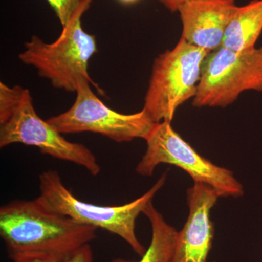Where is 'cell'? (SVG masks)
<instances>
[{
  "instance_id": "52a82bcc",
  "label": "cell",
  "mask_w": 262,
  "mask_h": 262,
  "mask_svg": "<svg viewBox=\"0 0 262 262\" xmlns=\"http://www.w3.org/2000/svg\"><path fill=\"white\" fill-rule=\"evenodd\" d=\"M91 85L88 81L78 84L72 106L47 120L52 126L61 134L95 133L117 143L145 140L155 123L145 110L134 114L117 113L98 98Z\"/></svg>"
},
{
  "instance_id": "d6986e66",
  "label": "cell",
  "mask_w": 262,
  "mask_h": 262,
  "mask_svg": "<svg viewBox=\"0 0 262 262\" xmlns=\"http://www.w3.org/2000/svg\"><path fill=\"white\" fill-rule=\"evenodd\" d=\"M111 262H136L134 261H128V260L123 259V258H115V259L113 260Z\"/></svg>"
},
{
  "instance_id": "6da1fadb",
  "label": "cell",
  "mask_w": 262,
  "mask_h": 262,
  "mask_svg": "<svg viewBox=\"0 0 262 262\" xmlns=\"http://www.w3.org/2000/svg\"><path fill=\"white\" fill-rule=\"evenodd\" d=\"M96 230L55 211L42 196L13 201L0 208V235L10 258L43 253L62 261L96 239Z\"/></svg>"
},
{
  "instance_id": "7a4b0ae2",
  "label": "cell",
  "mask_w": 262,
  "mask_h": 262,
  "mask_svg": "<svg viewBox=\"0 0 262 262\" xmlns=\"http://www.w3.org/2000/svg\"><path fill=\"white\" fill-rule=\"evenodd\" d=\"M93 2L84 0L56 41L47 43L32 36L18 55L22 63L34 67L38 75L49 80L55 89L76 93L78 84L88 81L103 94L89 73L90 60L98 52L96 36L86 32L82 26V16Z\"/></svg>"
},
{
  "instance_id": "9a60e30c",
  "label": "cell",
  "mask_w": 262,
  "mask_h": 262,
  "mask_svg": "<svg viewBox=\"0 0 262 262\" xmlns=\"http://www.w3.org/2000/svg\"><path fill=\"white\" fill-rule=\"evenodd\" d=\"M13 262H61L55 256L43 253H24L10 258Z\"/></svg>"
},
{
  "instance_id": "ba28073f",
  "label": "cell",
  "mask_w": 262,
  "mask_h": 262,
  "mask_svg": "<svg viewBox=\"0 0 262 262\" xmlns=\"http://www.w3.org/2000/svg\"><path fill=\"white\" fill-rule=\"evenodd\" d=\"M13 144L35 146L42 154L83 167L94 177L101 172L96 156L87 146L67 140L48 120L37 115L28 89L24 90L11 116L0 124V147Z\"/></svg>"
},
{
  "instance_id": "30bf717a",
  "label": "cell",
  "mask_w": 262,
  "mask_h": 262,
  "mask_svg": "<svg viewBox=\"0 0 262 262\" xmlns=\"http://www.w3.org/2000/svg\"><path fill=\"white\" fill-rule=\"evenodd\" d=\"M237 7L234 0H189L178 11L182 38L208 53L219 49Z\"/></svg>"
},
{
  "instance_id": "2e32d148",
  "label": "cell",
  "mask_w": 262,
  "mask_h": 262,
  "mask_svg": "<svg viewBox=\"0 0 262 262\" xmlns=\"http://www.w3.org/2000/svg\"><path fill=\"white\" fill-rule=\"evenodd\" d=\"M93 251L90 244L84 245L61 262H93Z\"/></svg>"
},
{
  "instance_id": "7c38bea8",
  "label": "cell",
  "mask_w": 262,
  "mask_h": 262,
  "mask_svg": "<svg viewBox=\"0 0 262 262\" xmlns=\"http://www.w3.org/2000/svg\"><path fill=\"white\" fill-rule=\"evenodd\" d=\"M143 213L151 223L152 234L149 248L138 262H172L179 232L165 222L152 201L145 207Z\"/></svg>"
},
{
  "instance_id": "9c48e42d",
  "label": "cell",
  "mask_w": 262,
  "mask_h": 262,
  "mask_svg": "<svg viewBox=\"0 0 262 262\" xmlns=\"http://www.w3.org/2000/svg\"><path fill=\"white\" fill-rule=\"evenodd\" d=\"M187 192L189 215L178 233L172 262H208L214 238L211 211L220 196L211 186L200 182Z\"/></svg>"
},
{
  "instance_id": "4fadbf2b",
  "label": "cell",
  "mask_w": 262,
  "mask_h": 262,
  "mask_svg": "<svg viewBox=\"0 0 262 262\" xmlns=\"http://www.w3.org/2000/svg\"><path fill=\"white\" fill-rule=\"evenodd\" d=\"M19 85H7L0 82V124L4 123L18 106L24 92Z\"/></svg>"
},
{
  "instance_id": "8fae6325",
  "label": "cell",
  "mask_w": 262,
  "mask_h": 262,
  "mask_svg": "<svg viewBox=\"0 0 262 262\" xmlns=\"http://www.w3.org/2000/svg\"><path fill=\"white\" fill-rule=\"evenodd\" d=\"M262 32V0H253L237 10L226 29L222 47L235 52L255 48Z\"/></svg>"
},
{
  "instance_id": "5b68a950",
  "label": "cell",
  "mask_w": 262,
  "mask_h": 262,
  "mask_svg": "<svg viewBox=\"0 0 262 262\" xmlns=\"http://www.w3.org/2000/svg\"><path fill=\"white\" fill-rule=\"evenodd\" d=\"M145 141V154L136 168L139 175L151 177L158 165L168 164L187 172L194 182L211 186L221 198L244 195V187L234 178L233 173L198 154L174 130L171 122H155Z\"/></svg>"
},
{
  "instance_id": "5bb4252c",
  "label": "cell",
  "mask_w": 262,
  "mask_h": 262,
  "mask_svg": "<svg viewBox=\"0 0 262 262\" xmlns=\"http://www.w3.org/2000/svg\"><path fill=\"white\" fill-rule=\"evenodd\" d=\"M54 11L57 18L64 27L70 22L77 10L80 8L84 0H46Z\"/></svg>"
},
{
  "instance_id": "e0dca14e",
  "label": "cell",
  "mask_w": 262,
  "mask_h": 262,
  "mask_svg": "<svg viewBox=\"0 0 262 262\" xmlns=\"http://www.w3.org/2000/svg\"><path fill=\"white\" fill-rule=\"evenodd\" d=\"M171 13L178 12L179 8L189 0H158Z\"/></svg>"
},
{
  "instance_id": "277c9868",
  "label": "cell",
  "mask_w": 262,
  "mask_h": 262,
  "mask_svg": "<svg viewBox=\"0 0 262 262\" xmlns=\"http://www.w3.org/2000/svg\"><path fill=\"white\" fill-rule=\"evenodd\" d=\"M208 53L181 37L155 58L143 108L153 122H171L177 108L194 98Z\"/></svg>"
},
{
  "instance_id": "ac0fdd59",
  "label": "cell",
  "mask_w": 262,
  "mask_h": 262,
  "mask_svg": "<svg viewBox=\"0 0 262 262\" xmlns=\"http://www.w3.org/2000/svg\"><path fill=\"white\" fill-rule=\"evenodd\" d=\"M120 3L125 5H134L135 3H138L139 0H118Z\"/></svg>"
},
{
  "instance_id": "3957f363",
  "label": "cell",
  "mask_w": 262,
  "mask_h": 262,
  "mask_svg": "<svg viewBox=\"0 0 262 262\" xmlns=\"http://www.w3.org/2000/svg\"><path fill=\"white\" fill-rule=\"evenodd\" d=\"M166 179L167 173H164L145 194L122 206H98L80 201L65 187L59 173L55 170H47L39 175V190L40 196L55 211L81 225L104 229L116 234L123 239L134 252L142 256L146 248L136 236V220L163 187Z\"/></svg>"
},
{
  "instance_id": "8992f818",
  "label": "cell",
  "mask_w": 262,
  "mask_h": 262,
  "mask_svg": "<svg viewBox=\"0 0 262 262\" xmlns=\"http://www.w3.org/2000/svg\"><path fill=\"white\" fill-rule=\"evenodd\" d=\"M250 90L262 91V47L243 52L221 47L205 58L192 105L226 107Z\"/></svg>"
}]
</instances>
